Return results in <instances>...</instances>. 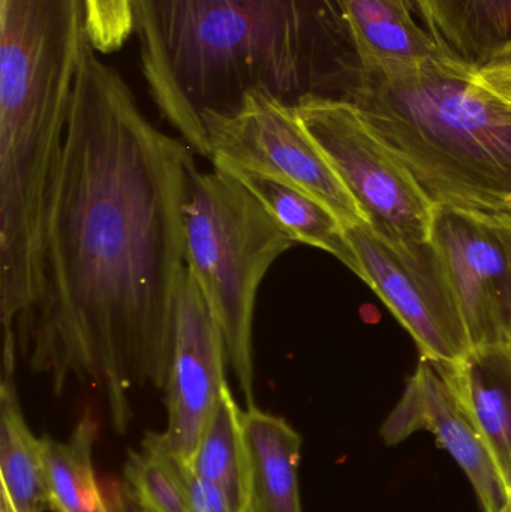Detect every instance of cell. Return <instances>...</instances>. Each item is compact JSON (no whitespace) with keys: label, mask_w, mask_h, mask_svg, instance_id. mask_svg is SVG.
Masks as SVG:
<instances>
[{"label":"cell","mask_w":511,"mask_h":512,"mask_svg":"<svg viewBox=\"0 0 511 512\" xmlns=\"http://www.w3.org/2000/svg\"><path fill=\"white\" fill-rule=\"evenodd\" d=\"M194 150L156 128L87 45L42 225L41 279L18 349L60 394L104 393L125 433L129 393L173 366Z\"/></svg>","instance_id":"obj_1"},{"label":"cell","mask_w":511,"mask_h":512,"mask_svg":"<svg viewBox=\"0 0 511 512\" xmlns=\"http://www.w3.org/2000/svg\"><path fill=\"white\" fill-rule=\"evenodd\" d=\"M141 69L164 119L212 158L207 123L254 92L350 101L363 66L342 0H131Z\"/></svg>","instance_id":"obj_2"},{"label":"cell","mask_w":511,"mask_h":512,"mask_svg":"<svg viewBox=\"0 0 511 512\" xmlns=\"http://www.w3.org/2000/svg\"><path fill=\"white\" fill-rule=\"evenodd\" d=\"M0 271L32 280L90 44L86 0H0Z\"/></svg>","instance_id":"obj_3"},{"label":"cell","mask_w":511,"mask_h":512,"mask_svg":"<svg viewBox=\"0 0 511 512\" xmlns=\"http://www.w3.org/2000/svg\"><path fill=\"white\" fill-rule=\"evenodd\" d=\"M350 104L434 206L510 219L511 107L450 59L363 72Z\"/></svg>","instance_id":"obj_4"},{"label":"cell","mask_w":511,"mask_h":512,"mask_svg":"<svg viewBox=\"0 0 511 512\" xmlns=\"http://www.w3.org/2000/svg\"><path fill=\"white\" fill-rule=\"evenodd\" d=\"M297 245L239 179L195 168L185 210L186 268L224 336L227 363L254 406L252 324L258 288L273 262Z\"/></svg>","instance_id":"obj_5"},{"label":"cell","mask_w":511,"mask_h":512,"mask_svg":"<svg viewBox=\"0 0 511 512\" xmlns=\"http://www.w3.org/2000/svg\"><path fill=\"white\" fill-rule=\"evenodd\" d=\"M294 108L375 233L398 245L431 239L434 204L353 104L308 98Z\"/></svg>","instance_id":"obj_6"},{"label":"cell","mask_w":511,"mask_h":512,"mask_svg":"<svg viewBox=\"0 0 511 512\" xmlns=\"http://www.w3.org/2000/svg\"><path fill=\"white\" fill-rule=\"evenodd\" d=\"M365 280L419 345L423 358L455 364L470 354V336L440 252L431 239L398 245L366 222L345 228Z\"/></svg>","instance_id":"obj_7"},{"label":"cell","mask_w":511,"mask_h":512,"mask_svg":"<svg viewBox=\"0 0 511 512\" xmlns=\"http://www.w3.org/2000/svg\"><path fill=\"white\" fill-rule=\"evenodd\" d=\"M212 164H230L278 177L326 204L344 227L365 222L359 207L312 140L296 108L254 92L230 117L207 123Z\"/></svg>","instance_id":"obj_8"},{"label":"cell","mask_w":511,"mask_h":512,"mask_svg":"<svg viewBox=\"0 0 511 512\" xmlns=\"http://www.w3.org/2000/svg\"><path fill=\"white\" fill-rule=\"evenodd\" d=\"M227 351L200 286L186 268L176 307L173 366L167 388L168 424L155 433L161 447L191 463L210 415L228 384Z\"/></svg>","instance_id":"obj_9"},{"label":"cell","mask_w":511,"mask_h":512,"mask_svg":"<svg viewBox=\"0 0 511 512\" xmlns=\"http://www.w3.org/2000/svg\"><path fill=\"white\" fill-rule=\"evenodd\" d=\"M431 242L446 265L471 346L506 343L503 298L510 256L497 222L456 207L435 206Z\"/></svg>","instance_id":"obj_10"},{"label":"cell","mask_w":511,"mask_h":512,"mask_svg":"<svg viewBox=\"0 0 511 512\" xmlns=\"http://www.w3.org/2000/svg\"><path fill=\"white\" fill-rule=\"evenodd\" d=\"M426 430L453 457L473 486L483 512H507L500 469L435 361L423 358L381 427L387 445Z\"/></svg>","instance_id":"obj_11"},{"label":"cell","mask_w":511,"mask_h":512,"mask_svg":"<svg viewBox=\"0 0 511 512\" xmlns=\"http://www.w3.org/2000/svg\"><path fill=\"white\" fill-rule=\"evenodd\" d=\"M363 72L393 74L447 59L414 20L413 0H342Z\"/></svg>","instance_id":"obj_12"},{"label":"cell","mask_w":511,"mask_h":512,"mask_svg":"<svg viewBox=\"0 0 511 512\" xmlns=\"http://www.w3.org/2000/svg\"><path fill=\"white\" fill-rule=\"evenodd\" d=\"M456 400L491 451L498 468L511 463V349L473 348L455 364L437 363Z\"/></svg>","instance_id":"obj_13"},{"label":"cell","mask_w":511,"mask_h":512,"mask_svg":"<svg viewBox=\"0 0 511 512\" xmlns=\"http://www.w3.org/2000/svg\"><path fill=\"white\" fill-rule=\"evenodd\" d=\"M248 457V512H302L299 463L302 438L257 406L242 411Z\"/></svg>","instance_id":"obj_14"},{"label":"cell","mask_w":511,"mask_h":512,"mask_svg":"<svg viewBox=\"0 0 511 512\" xmlns=\"http://www.w3.org/2000/svg\"><path fill=\"white\" fill-rule=\"evenodd\" d=\"M447 59L476 69L511 48V0H414Z\"/></svg>","instance_id":"obj_15"},{"label":"cell","mask_w":511,"mask_h":512,"mask_svg":"<svg viewBox=\"0 0 511 512\" xmlns=\"http://www.w3.org/2000/svg\"><path fill=\"white\" fill-rule=\"evenodd\" d=\"M239 179L297 243L323 249L362 279V267L338 216L305 189L278 177L230 164H213Z\"/></svg>","instance_id":"obj_16"},{"label":"cell","mask_w":511,"mask_h":512,"mask_svg":"<svg viewBox=\"0 0 511 512\" xmlns=\"http://www.w3.org/2000/svg\"><path fill=\"white\" fill-rule=\"evenodd\" d=\"M0 475L2 492L15 512L50 507L42 439L33 436L18 402L14 378L0 385Z\"/></svg>","instance_id":"obj_17"},{"label":"cell","mask_w":511,"mask_h":512,"mask_svg":"<svg viewBox=\"0 0 511 512\" xmlns=\"http://www.w3.org/2000/svg\"><path fill=\"white\" fill-rule=\"evenodd\" d=\"M189 466L198 477L225 493L233 512H248V457L242 409L228 384L210 415Z\"/></svg>","instance_id":"obj_18"},{"label":"cell","mask_w":511,"mask_h":512,"mask_svg":"<svg viewBox=\"0 0 511 512\" xmlns=\"http://www.w3.org/2000/svg\"><path fill=\"white\" fill-rule=\"evenodd\" d=\"M98 424L90 412L81 417L66 442L42 439L50 508L57 512H110L93 468Z\"/></svg>","instance_id":"obj_19"},{"label":"cell","mask_w":511,"mask_h":512,"mask_svg":"<svg viewBox=\"0 0 511 512\" xmlns=\"http://www.w3.org/2000/svg\"><path fill=\"white\" fill-rule=\"evenodd\" d=\"M125 483L150 512H191L179 460L147 433L140 451L129 453Z\"/></svg>","instance_id":"obj_20"},{"label":"cell","mask_w":511,"mask_h":512,"mask_svg":"<svg viewBox=\"0 0 511 512\" xmlns=\"http://www.w3.org/2000/svg\"><path fill=\"white\" fill-rule=\"evenodd\" d=\"M87 32L98 53L119 50L134 30L131 0H86Z\"/></svg>","instance_id":"obj_21"},{"label":"cell","mask_w":511,"mask_h":512,"mask_svg":"<svg viewBox=\"0 0 511 512\" xmlns=\"http://www.w3.org/2000/svg\"><path fill=\"white\" fill-rule=\"evenodd\" d=\"M179 469L191 512H233L227 496L218 486L198 477L188 463L179 460Z\"/></svg>","instance_id":"obj_22"},{"label":"cell","mask_w":511,"mask_h":512,"mask_svg":"<svg viewBox=\"0 0 511 512\" xmlns=\"http://www.w3.org/2000/svg\"><path fill=\"white\" fill-rule=\"evenodd\" d=\"M470 69V68H468ZM471 78L511 107V48L480 66L470 69Z\"/></svg>","instance_id":"obj_23"},{"label":"cell","mask_w":511,"mask_h":512,"mask_svg":"<svg viewBox=\"0 0 511 512\" xmlns=\"http://www.w3.org/2000/svg\"><path fill=\"white\" fill-rule=\"evenodd\" d=\"M105 499H107L110 512H150L141 504L140 499L132 492L131 487L123 481H111L104 487Z\"/></svg>","instance_id":"obj_24"},{"label":"cell","mask_w":511,"mask_h":512,"mask_svg":"<svg viewBox=\"0 0 511 512\" xmlns=\"http://www.w3.org/2000/svg\"><path fill=\"white\" fill-rule=\"evenodd\" d=\"M497 224L510 256V273L503 298V330L506 345L511 349V221L510 219H501V221H497Z\"/></svg>","instance_id":"obj_25"},{"label":"cell","mask_w":511,"mask_h":512,"mask_svg":"<svg viewBox=\"0 0 511 512\" xmlns=\"http://www.w3.org/2000/svg\"><path fill=\"white\" fill-rule=\"evenodd\" d=\"M501 481H503L504 496H506V510L511 512V463L501 465L500 468Z\"/></svg>","instance_id":"obj_26"},{"label":"cell","mask_w":511,"mask_h":512,"mask_svg":"<svg viewBox=\"0 0 511 512\" xmlns=\"http://www.w3.org/2000/svg\"><path fill=\"white\" fill-rule=\"evenodd\" d=\"M0 512H15L2 490H0Z\"/></svg>","instance_id":"obj_27"},{"label":"cell","mask_w":511,"mask_h":512,"mask_svg":"<svg viewBox=\"0 0 511 512\" xmlns=\"http://www.w3.org/2000/svg\"><path fill=\"white\" fill-rule=\"evenodd\" d=\"M510 221H511V203H510Z\"/></svg>","instance_id":"obj_28"},{"label":"cell","mask_w":511,"mask_h":512,"mask_svg":"<svg viewBox=\"0 0 511 512\" xmlns=\"http://www.w3.org/2000/svg\"><path fill=\"white\" fill-rule=\"evenodd\" d=\"M413 2H414V0H413Z\"/></svg>","instance_id":"obj_29"}]
</instances>
